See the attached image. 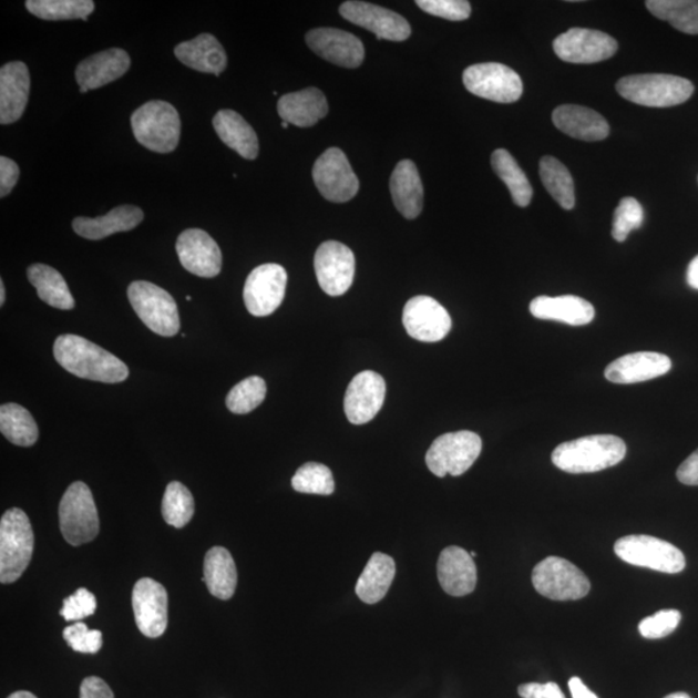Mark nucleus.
Segmentation results:
<instances>
[{
  "label": "nucleus",
  "mask_w": 698,
  "mask_h": 698,
  "mask_svg": "<svg viewBox=\"0 0 698 698\" xmlns=\"http://www.w3.org/2000/svg\"><path fill=\"white\" fill-rule=\"evenodd\" d=\"M54 359L70 374L103 383H121L130 371L127 365L92 341L65 333L53 346Z\"/></svg>",
  "instance_id": "f257e3e1"
},
{
  "label": "nucleus",
  "mask_w": 698,
  "mask_h": 698,
  "mask_svg": "<svg viewBox=\"0 0 698 698\" xmlns=\"http://www.w3.org/2000/svg\"><path fill=\"white\" fill-rule=\"evenodd\" d=\"M626 444L613 434H593L564 442L551 456L557 469L568 473H593L624 461Z\"/></svg>",
  "instance_id": "f03ea898"
},
{
  "label": "nucleus",
  "mask_w": 698,
  "mask_h": 698,
  "mask_svg": "<svg viewBox=\"0 0 698 698\" xmlns=\"http://www.w3.org/2000/svg\"><path fill=\"white\" fill-rule=\"evenodd\" d=\"M34 551V533L25 512L11 509L0 520V581L12 584L27 571Z\"/></svg>",
  "instance_id": "7ed1b4c3"
},
{
  "label": "nucleus",
  "mask_w": 698,
  "mask_h": 698,
  "mask_svg": "<svg viewBox=\"0 0 698 698\" xmlns=\"http://www.w3.org/2000/svg\"><path fill=\"white\" fill-rule=\"evenodd\" d=\"M617 92L634 104L649 107L677 106L694 95L695 85L686 78L669 74H639L620 78Z\"/></svg>",
  "instance_id": "20e7f679"
},
{
  "label": "nucleus",
  "mask_w": 698,
  "mask_h": 698,
  "mask_svg": "<svg viewBox=\"0 0 698 698\" xmlns=\"http://www.w3.org/2000/svg\"><path fill=\"white\" fill-rule=\"evenodd\" d=\"M138 144L155 153H171L181 140L182 121L167 101L154 100L140 106L131 116Z\"/></svg>",
  "instance_id": "39448f33"
},
{
  "label": "nucleus",
  "mask_w": 698,
  "mask_h": 698,
  "mask_svg": "<svg viewBox=\"0 0 698 698\" xmlns=\"http://www.w3.org/2000/svg\"><path fill=\"white\" fill-rule=\"evenodd\" d=\"M62 537L72 546H81L97 537L100 520L91 489L75 481L62 495L59 507Z\"/></svg>",
  "instance_id": "423d86ee"
},
{
  "label": "nucleus",
  "mask_w": 698,
  "mask_h": 698,
  "mask_svg": "<svg viewBox=\"0 0 698 698\" xmlns=\"http://www.w3.org/2000/svg\"><path fill=\"white\" fill-rule=\"evenodd\" d=\"M129 300L146 328L161 337H174L181 330L176 301L162 287L135 281L129 286Z\"/></svg>",
  "instance_id": "0eeeda50"
},
{
  "label": "nucleus",
  "mask_w": 698,
  "mask_h": 698,
  "mask_svg": "<svg viewBox=\"0 0 698 698\" xmlns=\"http://www.w3.org/2000/svg\"><path fill=\"white\" fill-rule=\"evenodd\" d=\"M483 441L478 433L458 431L442 434L425 454L427 468L439 478L461 476L478 460Z\"/></svg>",
  "instance_id": "6e6552de"
},
{
  "label": "nucleus",
  "mask_w": 698,
  "mask_h": 698,
  "mask_svg": "<svg viewBox=\"0 0 698 698\" xmlns=\"http://www.w3.org/2000/svg\"><path fill=\"white\" fill-rule=\"evenodd\" d=\"M532 581L537 593L551 601H578L592 588L584 572L557 556H548L535 565Z\"/></svg>",
  "instance_id": "1a4fd4ad"
},
{
  "label": "nucleus",
  "mask_w": 698,
  "mask_h": 698,
  "mask_svg": "<svg viewBox=\"0 0 698 698\" xmlns=\"http://www.w3.org/2000/svg\"><path fill=\"white\" fill-rule=\"evenodd\" d=\"M615 553L628 564L675 574L686 568V557L671 543L650 535H626L615 545Z\"/></svg>",
  "instance_id": "9d476101"
},
{
  "label": "nucleus",
  "mask_w": 698,
  "mask_h": 698,
  "mask_svg": "<svg viewBox=\"0 0 698 698\" xmlns=\"http://www.w3.org/2000/svg\"><path fill=\"white\" fill-rule=\"evenodd\" d=\"M463 83L473 95L495 103H515L523 95L522 78L499 62L469 66L463 73Z\"/></svg>",
  "instance_id": "9b49d317"
},
{
  "label": "nucleus",
  "mask_w": 698,
  "mask_h": 698,
  "mask_svg": "<svg viewBox=\"0 0 698 698\" xmlns=\"http://www.w3.org/2000/svg\"><path fill=\"white\" fill-rule=\"evenodd\" d=\"M314 182L322 196L337 204L351 201L360 189L359 177L339 147H330L314 166Z\"/></svg>",
  "instance_id": "f8f14e48"
},
{
  "label": "nucleus",
  "mask_w": 698,
  "mask_h": 698,
  "mask_svg": "<svg viewBox=\"0 0 698 698\" xmlns=\"http://www.w3.org/2000/svg\"><path fill=\"white\" fill-rule=\"evenodd\" d=\"M287 285L286 269L268 263L256 267L248 275L244 287V300L248 312L266 317L275 312L284 301Z\"/></svg>",
  "instance_id": "ddd939ff"
},
{
  "label": "nucleus",
  "mask_w": 698,
  "mask_h": 698,
  "mask_svg": "<svg viewBox=\"0 0 698 698\" xmlns=\"http://www.w3.org/2000/svg\"><path fill=\"white\" fill-rule=\"evenodd\" d=\"M618 50L616 39L599 30L573 28L554 41L556 57L571 64H595Z\"/></svg>",
  "instance_id": "4468645a"
},
{
  "label": "nucleus",
  "mask_w": 698,
  "mask_h": 698,
  "mask_svg": "<svg viewBox=\"0 0 698 698\" xmlns=\"http://www.w3.org/2000/svg\"><path fill=\"white\" fill-rule=\"evenodd\" d=\"M355 254L338 240H328L317 248L315 270L321 289L330 297H340L351 289L355 278Z\"/></svg>",
  "instance_id": "2eb2a0df"
},
{
  "label": "nucleus",
  "mask_w": 698,
  "mask_h": 698,
  "mask_svg": "<svg viewBox=\"0 0 698 698\" xmlns=\"http://www.w3.org/2000/svg\"><path fill=\"white\" fill-rule=\"evenodd\" d=\"M402 324L411 338L434 343L452 330V317L438 300L425 295L411 298L402 312Z\"/></svg>",
  "instance_id": "dca6fc26"
},
{
  "label": "nucleus",
  "mask_w": 698,
  "mask_h": 698,
  "mask_svg": "<svg viewBox=\"0 0 698 698\" xmlns=\"http://www.w3.org/2000/svg\"><path fill=\"white\" fill-rule=\"evenodd\" d=\"M132 608L138 630L147 638H160L168 623V596L166 588L152 578L136 582L132 592Z\"/></svg>",
  "instance_id": "f3484780"
},
{
  "label": "nucleus",
  "mask_w": 698,
  "mask_h": 698,
  "mask_svg": "<svg viewBox=\"0 0 698 698\" xmlns=\"http://www.w3.org/2000/svg\"><path fill=\"white\" fill-rule=\"evenodd\" d=\"M339 12L346 20L374 33L378 39L402 42L411 35L409 22L401 14L367 2H345Z\"/></svg>",
  "instance_id": "a211bd4d"
},
{
  "label": "nucleus",
  "mask_w": 698,
  "mask_h": 698,
  "mask_svg": "<svg viewBox=\"0 0 698 698\" xmlns=\"http://www.w3.org/2000/svg\"><path fill=\"white\" fill-rule=\"evenodd\" d=\"M182 266L198 277L213 278L220 274L223 255L215 239L202 229H186L176 240Z\"/></svg>",
  "instance_id": "6ab92c4d"
},
{
  "label": "nucleus",
  "mask_w": 698,
  "mask_h": 698,
  "mask_svg": "<svg viewBox=\"0 0 698 698\" xmlns=\"http://www.w3.org/2000/svg\"><path fill=\"white\" fill-rule=\"evenodd\" d=\"M306 42L318 57L341 68H359L365 58L360 39L345 30L314 29L308 31Z\"/></svg>",
  "instance_id": "aec40b11"
},
{
  "label": "nucleus",
  "mask_w": 698,
  "mask_h": 698,
  "mask_svg": "<svg viewBox=\"0 0 698 698\" xmlns=\"http://www.w3.org/2000/svg\"><path fill=\"white\" fill-rule=\"evenodd\" d=\"M386 382L376 371H362L349 383L345 398V411L352 424H365L382 409Z\"/></svg>",
  "instance_id": "412c9836"
},
{
  "label": "nucleus",
  "mask_w": 698,
  "mask_h": 698,
  "mask_svg": "<svg viewBox=\"0 0 698 698\" xmlns=\"http://www.w3.org/2000/svg\"><path fill=\"white\" fill-rule=\"evenodd\" d=\"M131 65L129 53L121 49H111L92 54L75 69V80L81 93L97 90L127 73Z\"/></svg>",
  "instance_id": "4be33fe9"
},
{
  "label": "nucleus",
  "mask_w": 698,
  "mask_h": 698,
  "mask_svg": "<svg viewBox=\"0 0 698 698\" xmlns=\"http://www.w3.org/2000/svg\"><path fill=\"white\" fill-rule=\"evenodd\" d=\"M669 357L657 352H636L619 357L605 369L612 383L634 384L663 377L671 369Z\"/></svg>",
  "instance_id": "5701e85b"
},
{
  "label": "nucleus",
  "mask_w": 698,
  "mask_h": 698,
  "mask_svg": "<svg viewBox=\"0 0 698 698\" xmlns=\"http://www.w3.org/2000/svg\"><path fill=\"white\" fill-rule=\"evenodd\" d=\"M438 577L442 589L452 596H465L473 593L478 582V571L473 557L468 551L449 546L440 554Z\"/></svg>",
  "instance_id": "b1692460"
},
{
  "label": "nucleus",
  "mask_w": 698,
  "mask_h": 698,
  "mask_svg": "<svg viewBox=\"0 0 698 698\" xmlns=\"http://www.w3.org/2000/svg\"><path fill=\"white\" fill-rule=\"evenodd\" d=\"M29 69L21 61L8 62L0 69V123L18 122L28 105Z\"/></svg>",
  "instance_id": "393cba45"
},
{
  "label": "nucleus",
  "mask_w": 698,
  "mask_h": 698,
  "mask_svg": "<svg viewBox=\"0 0 698 698\" xmlns=\"http://www.w3.org/2000/svg\"><path fill=\"white\" fill-rule=\"evenodd\" d=\"M553 122L565 135L582 142H602L609 135V124L604 116L585 106H558L553 113Z\"/></svg>",
  "instance_id": "a878e982"
},
{
  "label": "nucleus",
  "mask_w": 698,
  "mask_h": 698,
  "mask_svg": "<svg viewBox=\"0 0 698 698\" xmlns=\"http://www.w3.org/2000/svg\"><path fill=\"white\" fill-rule=\"evenodd\" d=\"M277 111L281 119L297 127H312L329 113L328 100L315 88L287 93L278 100Z\"/></svg>",
  "instance_id": "bb28decb"
},
{
  "label": "nucleus",
  "mask_w": 698,
  "mask_h": 698,
  "mask_svg": "<svg viewBox=\"0 0 698 698\" xmlns=\"http://www.w3.org/2000/svg\"><path fill=\"white\" fill-rule=\"evenodd\" d=\"M144 219L142 208L123 205L112 209L111 213L95 217H76L73 229L78 236L99 240L114 235V233L129 232L137 227Z\"/></svg>",
  "instance_id": "cd10ccee"
},
{
  "label": "nucleus",
  "mask_w": 698,
  "mask_h": 698,
  "mask_svg": "<svg viewBox=\"0 0 698 698\" xmlns=\"http://www.w3.org/2000/svg\"><path fill=\"white\" fill-rule=\"evenodd\" d=\"M531 314L540 320H551L572 326H584L594 320L592 302L574 295L563 297H538L531 302Z\"/></svg>",
  "instance_id": "c85d7f7f"
},
{
  "label": "nucleus",
  "mask_w": 698,
  "mask_h": 698,
  "mask_svg": "<svg viewBox=\"0 0 698 698\" xmlns=\"http://www.w3.org/2000/svg\"><path fill=\"white\" fill-rule=\"evenodd\" d=\"M174 53L184 65L201 73L220 75L227 68V53L212 34H201L192 41L177 44Z\"/></svg>",
  "instance_id": "c756f323"
},
{
  "label": "nucleus",
  "mask_w": 698,
  "mask_h": 698,
  "mask_svg": "<svg viewBox=\"0 0 698 698\" xmlns=\"http://www.w3.org/2000/svg\"><path fill=\"white\" fill-rule=\"evenodd\" d=\"M390 188L396 208L407 219H415L423 208V184L415 163L403 160L394 167Z\"/></svg>",
  "instance_id": "7c9ffc66"
},
{
  "label": "nucleus",
  "mask_w": 698,
  "mask_h": 698,
  "mask_svg": "<svg viewBox=\"0 0 698 698\" xmlns=\"http://www.w3.org/2000/svg\"><path fill=\"white\" fill-rule=\"evenodd\" d=\"M213 124L222 142L237 152L240 157L246 160L258 157V135L243 115L229 109H223L214 116Z\"/></svg>",
  "instance_id": "2f4dec72"
},
{
  "label": "nucleus",
  "mask_w": 698,
  "mask_h": 698,
  "mask_svg": "<svg viewBox=\"0 0 698 698\" xmlns=\"http://www.w3.org/2000/svg\"><path fill=\"white\" fill-rule=\"evenodd\" d=\"M204 581L209 594L217 599L229 601L237 587L236 563L227 548L208 550L204 564Z\"/></svg>",
  "instance_id": "473e14b6"
},
{
  "label": "nucleus",
  "mask_w": 698,
  "mask_h": 698,
  "mask_svg": "<svg viewBox=\"0 0 698 698\" xmlns=\"http://www.w3.org/2000/svg\"><path fill=\"white\" fill-rule=\"evenodd\" d=\"M396 574L391 556L372 554L356 585V594L363 603L376 604L383 599L390 589Z\"/></svg>",
  "instance_id": "72a5a7b5"
},
{
  "label": "nucleus",
  "mask_w": 698,
  "mask_h": 698,
  "mask_svg": "<svg viewBox=\"0 0 698 698\" xmlns=\"http://www.w3.org/2000/svg\"><path fill=\"white\" fill-rule=\"evenodd\" d=\"M28 278L35 287L38 297L47 305L64 310L74 308L73 295L69 290L65 278L57 269L45 264H33L28 268Z\"/></svg>",
  "instance_id": "f704fd0d"
},
{
  "label": "nucleus",
  "mask_w": 698,
  "mask_h": 698,
  "mask_svg": "<svg viewBox=\"0 0 698 698\" xmlns=\"http://www.w3.org/2000/svg\"><path fill=\"white\" fill-rule=\"evenodd\" d=\"M492 167L501 181L507 185L514 204L520 207L530 206L533 188L516 160L506 150H496L492 154Z\"/></svg>",
  "instance_id": "c9c22d12"
},
{
  "label": "nucleus",
  "mask_w": 698,
  "mask_h": 698,
  "mask_svg": "<svg viewBox=\"0 0 698 698\" xmlns=\"http://www.w3.org/2000/svg\"><path fill=\"white\" fill-rule=\"evenodd\" d=\"M0 431L18 446L34 445L39 432L33 415L19 403H4L0 408Z\"/></svg>",
  "instance_id": "e433bc0d"
},
{
  "label": "nucleus",
  "mask_w": 698,
  "mask_h": 698,
  "mask_svg": "<svg viewBox=\"0 0 698 698\" xmlns=\"http://www.w3.org/2000/svg\"><path fill=\"white\" fill-rule=\"evenodd\" d=\"M646 6L657 19L670 22L681 33L698 34L697 0H648Z\"/></svg>",
  "instance_id": "4c0bfd02"
},
{
  "label": "nucleus",
  "mask_w": 698,
  "mask_h": 698,
  "mask_svg": "<svg viewBox=\"0 0 698 698\" xmlns=\"http://www.w3.org/2000/svg\"><path fill=\"white\" fill-rule=\"evenodd\" d=\"M540 176L543 185L558 205L572 209L576 205V191L569 170L554 157H543L540 162Z\"/></svg>",
  "instance_id": "58836bf2"
},
{
  "label": "nucleus",
  "mask_w": 698,
  "mask_h": 698,
  "mask_svg": "<svg viewBox=\"0 0 698 698\" xmlns=\"http://www.w3.org/2000/svg\"><path fill=\"white\" fill-rule=\"evenodd\" d=\"M28 11L47 21L88 20L95 11L92 0H28Z\"/></svg>",
  "instance_id": "ea45409f"
},
{
  "label": "nucleus",
  "mask_w": 698,
  "mask_h": 698,
  "mask_svg": "<svg viewBox=\"0 0 698 698\" xmlns=\"http://www.w3.org/2000/svg\"><path fill=\"white\" fill-rule=\"evenodd\" d=\"M162 515L168 525L177 530L188 524L194 515V500L189 489L178 481L170 483L163 495Z\"/></svg>",
  "instance_id": "a19ab883"
},
{
  "label": "nucleus",
  "mask_w": 698,
  "mask_h": 698,
  "mask_svg": "<svg viewBox=\"0 0 698 698\" xmlns=\"http://www.w3.org/2000/svg\"><path fill=\"white\" fill-rule=\"evenodd\" d=\"M295 491L306 494L330 495L336 491L332 473L325 464L308 462L295 472L291 480Z\"/></svg>",
  "instance_id": "79ce46f5"
},
{
  "label": "nucleus",
  "mask_w": 698,
  "mask_h": 698,
  "mask_svg": "<svg viewBox=\"0 0 698 698\" xmlns=\"http://www.w3.org/2000/svg\"><path fill=\"white\" fill-rule=\"evenodd\" d=\"M267 384L260 377H248L232 388L227 396V408L233 414H247L266 399Z\"/></svg>",
  "instance_id": "37998d69"
},
{
  "label": "nucleus",
  "mask_w": 698,
  "mask_h": 698,
  "mask_svg": "<svg viewBox=\"0 0 698 698\" xmlns=\"http://www.w3.org/2000/svg\"><path fill=\"white\" fill-rule=\"evenodd\" d=\"M643 207L633 197L620 199L613 215L612 236L617 243H624L628 235L635 229H639L643 224Z\"/></svg>",
  "instance_id": "c03bdc74"
},
{
  "label": "nucleus",
  "mask_w": 698,
  "mask_h": 698,
  "mask_svg": "<svg viewBox=\"0 0 698 698\" xmlns=\"http://www.w3.org/2000/svg\"><path fill=\"white\" fill-rule=\"evenodd\" d=\"M680 619L681 613L677 609L659 610L656 615L641 620L639 633L646 639H663L675 632Z\"/></svg>",
  "instance_id": "a18cd8bd"
},
{
  "label": "nucleus",
  "mask_w": 698,
  "mask_h": 698,
  "mask_svg": "<svg viewBox=\"0 0 698 698\" xmlns=\"http://www.w3.org/2000/svg\"><path fill=\"white\" fill-rule=\"evenodd\" d=\"M64 639L70 648L80 654L95 655L103 647V634L99 630H90L83 623L68 626L64 630Z\"/></svg>",
  "instance_id": "49530a36"
},
{
  "label": "nucleus",
  "mask_w": 698,
  "mask_h": 698,
  "mask_svg": "<svg viewBox=\"0 0 698 698\" xmlns=\"http://www.w3.org/2000/svg\"><path fill=\"white\" fill-rule=\"evenodd\" d=\"M417 6L427 13L450 21L468 20L471 14L468 0H418Z\"/></svg>",
  "instance_id": "de8ad7c7"
},
{
  "label": "nucleus",
  "mask_w": 698,
  "mask_h": 698,
  "mask_svg": "<svg viewBox=\"0 0 698 698\" xmlns=\"http://www.w3.org/2000/svg\"><path fill=\"white\" fill-rule=\"evenodd\" d=\"M97 607L96 597L89 589L78 588L76 592L66 597L62 609L60 610L61 617L65 620H80L85 617L92 616Z\"/></svg>",
  "instance_id": "09e8293b"
},
{
  "label": "nucleus",
  "mask_w": 698,
  "mask_h": 698,
  "mask_svg": "<svg viewBox=\"0 0 698 698\" xmlns=\"http://www.w3.org/2000/svg\"><path fill=\"white\" fill-rule=\"evenodd\" d=\"M517 692L523 698H565L556 682H526L519 687Z\"/></svg>",
  "instance_id": "8fccbe9b"
},
{
  "label": "nucleus",
  "mask_w": 698,
  "mask_h": 698,
  "mask_svg": "<svg viewBox=\"0 0 698 698\" xmlns=\"http://www.w3.org/2000/svg\"><path fill=\"white\" fill-rule=\"evenodd\" d=\"M20 177L18 163L10 158H0V197L4 198L12 192Z\"/></svg>",
  "instance_id": "3c124183"
},
{
  "label": "nucleus",
  "mask_w": 698,
  "mask_h": 698,
  "mask_svg": "<svg viewBox=\"0 0 698 698\" xmlns=\"http://www.w3.org/2000/svg\"><path fill=\"white\" fill-rule=\"evenodd\" d=\"M80 698H114V694L103 679L89 677L82 681Z\"/></svg>",
  "instance_id": "603ef678"
},
{
  "label": "nucleus",
  "mask_w": 698,
  "mask_h": 698,
  "mask_svg": "<svg viewBox=\"0 0 698 698\" xmlns=\"http://www.w3.org/2000/svg\"><path fill=\"white\" fill-rule=\"evenodd\" d=\"M677 476L681 484L698 485V449L679 465Z\"/></svg>",
  "instance_id": "864d4df0"
},
{
  "label": "nucleus",
  "mask_w": 698,
  "mask_h": 698,
  "mask_svg": "<svg viewBox=\"0 0 698 698\" xmlns=\"http://www.w3.org/2000/svg\"><path fill=\"white\" fill-rule=\"evenodd\" d=\"M569 689L573 698H599L577 677L571 678Z\"/></svg>",
  "instance_id": "5fc2aeb1"
},
{
  "label": "nucleus",
  "mask_w": 698,
  "mask_h": 698,
  "mask_svg": "<svg viewBox=\"0 0 698 698\" xmlns=\"http://www.w3.org/2000/svg\"><path fill=\"white\" fill-rule=\"evenodd\" d=\"M687 281L690 287L698 290V255L690 261L687 271Z\"/></svg>",
  "instance_id": "6e6d98bb"
},
{
  "label": "nucleus",
  "mask_w": 698,
  "mask_h": 698,
  "mask_svg": "<svg viewBox=\"0 0 698 698\" xmlns=\"http://www.w3.org/2000/svg\"><path fill=\"white\" fill-rule=\"evenodd\" d=\"M8 698H37V696L28 692V690H19V692H14Z\"/></svg>",
  "instance_id": "4d7b16f0"
},
{
  "label": "nucleus",
  "mask_w": 698,
  "mask_h": 698,
  "mask_svg": "<svg viewBox=\"0 0 698 698\" xmlns=\"http://www.w3.org/2000/svg\"><path fill=\"white\" fill-rule=\"evenodd\" d=\"M6 301V286L3 281H0V306H3Z\"/></svg>",
  "instance_id": "13d9d810"
},
{
  "label": "nucleus",
  "mask_w": 698,
  "mask_h": 698,
  "mask_svg": "<svg viewBox=\"0 0 698 698\" xmlns=\"http://www.w3.org/2000/svg\"><path fill=\"white\" fill-rule=\"evenodd\" d=\"M665 698H690L687 694L678 692L666 696Z\"/></svg>",
  "instance_id": "bf43d9fd"
},
{
  "label": "nucleus",
  "mask_w": 698,
  "mask_h": 698,
  "mask_svg": "<svg viewBox=\"0 0 698 698\" xmlns=\"http://www.w3.org/2000/svg\"><path fill=\"white\" fill-rule=\"evenodd\" d=\"M281 126H283L284 129H287V127H289V123H287V122L283 121Z\"/></svg>",
  "instance_id": "052dcab7"
},
{
  "label": "nucleus",
  "mask_w": 698,
  "mask_h": 698,
  "mask_svg": "<svg viewBox=\"0 0 698 698\" xmlns=\"http://www.w3.org/2000/svg\"><path fill=\"white\" fill-rule=\"evenodd\" d=\"M470 555H471L472 557H476V556H478V553H475V551H472V553H470Z\"/></svg>",
  "instance_id": "680f3d73"
}]
</instances>
